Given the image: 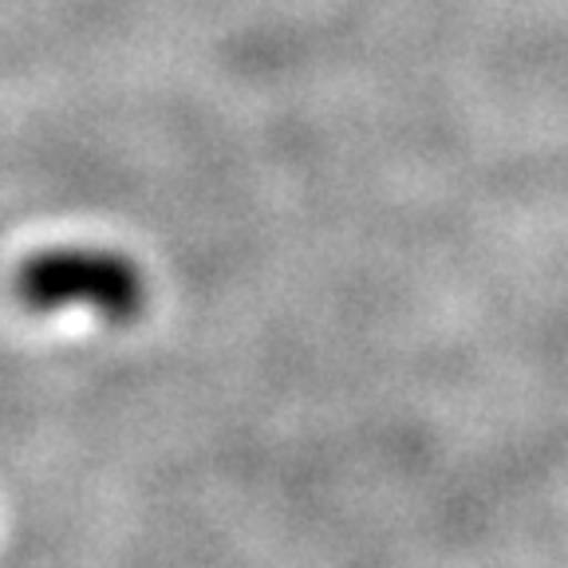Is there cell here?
I'll use <instances>...</instances> for the list:
<instances>
[{
  "mask_svg": "<svg viewBox=\"0 0 568 568\" xmlns=\"http://www.w3.org/2000/svg\"><path fill=\"white\" fill-rule=\"evenodd\" d=\"M12 293L28 312L91 308L106 324H134L146 312V276L115 248L63 245L20 261Z\"/></svg>",
  "mask_w": 568,
  "mask_h": 568,
  "instance_id": "obj_1",
  "label": "cell"
}]
</instances>
